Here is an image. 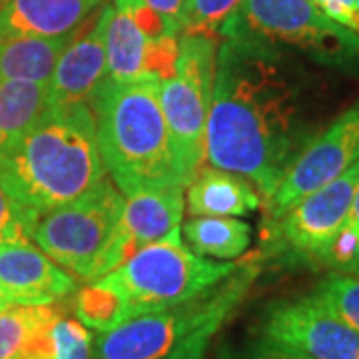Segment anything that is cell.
<instances>
[{
    "label": "cell",
    "mask_w": 359,
    "mask_h": 359,
    "mask_svg": "<svg viewBox=\"0 0 359 359\" xmlns=\"http://www.w3.org/2000/svg\"><path fill=\"white\" fill-rule=\"evenodd\" d=\"M306 144L299 88L282 52L257 40H222L205 128L210 166L244 176L268 200Z\"/></svg>",
    "instance_id": "cell-1"
},
{
    "label": "cell",
    "mask_w": 359,
    "mask_h": 359,
    "mask_svg": "<svg viewBox=\"0 0 359 359\" xmlns=\"http://www.w3.org/2000/svg\"><path fill=\"white\" fill-rule=\"evenodd\" d=\"M106 180L90 102L48 106L0 152V186L14 202L44 216Z\"/></svg>",
    "instance_id": "cell-2"
},
{
    "label": "cell",
    "mask_w": 359,
    "mask_h": 359,
    "mask_svg": "<svg viewBox=\"0 0 359 359\" xmlns=\"http://www.w3.org/2000/svg\"><path fill=\"white\" fill-rule=\"evenodd\" d=\"M104 168L126 198L184 186L160 104V80L116 82L106 76L90 98Z\"/></svg>",
    "instance_id": "cell-3"
},
{
    "label": "cell",
    "mask_w": 359,
    "mask_h": 359,
    "mask_svg": "<svg viewBox=\"0 0 359 359\" xmlns=\"http://www.w3.org/2000/svg\"><path fill=\"white\" fill-rule=\"evenodd\" d=\"M266 256L238 262L226 280L174 308L142 313L96 341V359H204L231 313L242 306L264 268Z\"/></svg>",
    "instance_id": "cell-4"
},
{
    "label": "cell",
    "mask_w": 359,
    "mask_h": 359,
    "mask_svg": "<svg viewBox=\"0 0 359 359\" xmlns=\"http://www.w3.org/2000/svg\"><path fill=\"white\" fill-rule=\"evenodd\" d=\"M124 204L122 192L106 178L82 198L40 216L32 240L76 280L96 282L136 252L122 228Z\"/></svg>",
    "instance_id": "cell-5"
},
{
    "label": "cell",
    "mask_w": 359,
    "mask_h": 359,
    "mask_svg": "<svg viewBox=\"0 0 359 359\" xmlns=\"http://www.w3.org/2000/svg\"><path fill=\"white\" fill-rule=\"evenodd\" d=\"M236 268L238 262H212L186 248L180 226L162 240L134 252L102 280L120 292L132 318H136L174 308L204 294Z\"/></svg>",
    "instance_id": "cell-6"
},
{
    "label": "cell",
    "mask_w": 359,
    "mask_h": 359,
    "mask_svg": "<svg viewBox=\"0 0 359 359\" xmlns=\"http://www.w3.org/2000/svg\"><path fill=\"white\" fill-rule=\"evenodd\" d=\"M219 39L290 46L334 68L359 65V36L321 13L311 0H244L219 30Z\"/></svg>",
    "instance_id": "cell-7"
},
{
    "label": "cell",
    "mask_w": 359,
    "mask_h": 359,
    "mask_svg": "<svg viewBox=\"0 0 359 359\" xmlns=\"http://www.w3.org/2000/svg\"><path fill=\"white\" fill-rule=\"evenodd\" d=\"M176 74L160 80V104L186 186L208 162L205 128L212 102L218 40L180 34Z\"/></svg>",
    "instance_id": "cell-8"
},
{
    "label": "cell",
    "mask_w": 359,
    "mask_h": 359,
    "mask_svg": "<svg viewBox=\"0 0 359 359\" xmlns=\"http://www.w3.org/2000/svg\"><path fill=\"white\" fill-rule=\"evenodd\" d=\"M359 184V160L339 178L308 194L282 218L268 222L271 248L292 262L321 264L325 250L347 222Z\"/></svg>",
    "instance_id": "cell-9"
},
{
    "label": "cell",
    "mask_w": 359,
    "mask_h": 359,
    "mask_svg": "<svg viewBox=\"0 0 359 359\" xmlns=\"http://www.w3.org/2000/svg\"><path fill=\"white\" fill-rule=\"evenodd\" d=\"M256 334L311 359H359V334L313 294L269 302Z\"/></svg>",
    "instance_id": "cell-10"
},
{
    "label": "cell",
    "mask_w": 359,
    "mask_h": 359,
    "mask_svg": "<svg viewBox=\"0 0 359 359\" xmlns=\"http://www.w3.org/2000/svg\"><path fill=\"white\" fill-rule=\"evenodd\" d=\"M359 160V102L297 152L276 192L266 200L268 222H276L308 194L339 178Z\"/></svg>",
    "instance_id": "cell-11"
},
{
    "label": "cell",
    "mask_w": 359,
    "mask_h": 359,
    "mask_svg": "<svg viewBox=\"0 0 359 359\" xmlns=\"http://www.w3.org/2000/svg\"><path fill=\"white\" fill-rule=\"evenodd\" d=\"M112 11V4H102L90 22L86 20L72 34L48 82V106L90 102L108 76L106 34Z\"/></svg>",
    "instance_id": "cell-12"
},
{
    "label": "cell",
    "mask_w": 359,
    "mask_h": 359,
    "mask_svg": "<svg viewBox=\"0 0 359 359\" xmlns=\"http://www.w3.org/2000/svg\"><path fill=\"white\" fill-rule=\"evenodd\" d=\"M0 290L13 306H50L78 292V280L30 242L0 244Z\"/></svg>",
    "instance_id": "cell-13"
},
{
    "label": "cell",
    "mask_w": 359,
    "mask_h": 359,
    "mask_svg": "<svg viewBox=\"0 0 359 359\" xmlns=\"http://www.w3.org/2000/svg\"><path fill=\"white\" fill-rule=\"evenodd\" d=\"M104 0H2L0 42L56 39L76 32Z\"/></svg>",
    "instance_id": "cell-14"
},
{
    "label": "cell",
    "mask_w": 359,
    "mask_h": 359,
    "mask_svg": "<svg viewBox=\"0 0 359 359\" xmlns=\"http://www.w3.org/2000/svg\"><path fill=\"white\" fill-rule=\"evenodd\" d=\"M259 192L250 180L219 168H202L186 186L188 214L198 216H245L259 208Z\"/></svg>",
    "instance_id": "cell-15"
},
{
    "label": "cell",
    "mask_w": 359,
    "mask_h": 359,
    "mask_svg": "<svg viewBox=\"0 0 359 359\" xmlns=\"http://www.w3.org/2000/svg\"><path fill=\"white\" fill-rule=\"evenodd\" d=\"M184 190V186H170L126 198L122 228L128 233L136 252L180 228L186 208Z\"/></svg>",
    "instance_id": "cell-16"
},
{
    "label": "cell",
    "mask_w": 359,
    "mask_h": 359,
    "mask_svg": "<svg viewBox=\"0 0 359 359\" xmlns=\"http://www.w3.org/2000/svg\"><path fill=\"white\" fill-rule=\"evenodd\" d=\"M65 316L62 306H8L0 309V359L52 358L50 327Z\"/></svg>",
    "instance_id": "cell-17"
},
{
    "label": "cell",
    "mask_w": 359,
    "mask_h": 359,
    "mask_svg": "<svg viewBox=\"0 0 359 359\" xmlns=\"http://www.w3.org/2000/svg\"><path fill=\"white\" fill-rule=\"evenodd\" d=\"M72 34L56 39H11L0 42V80L48 84Z\"/></svg>",
    "instance_id": "cell-18"
},
{
    "label": "cell",
    "mask_w": 359,
    "mask_h": 359,
    "mask_svg": "<svg viewBox=\"0 0 359 359\" xmlns=\"http://www.w3.org/2000/svg\"><path fill=\"white\" fill-rule=\"evenodd\" d=\"M112 18L106 34L108 78L116 82H132L144 76V62L150 40L138 22L126 11L112 6Z\"/></svg>",
    "instance_id": "cell-19"
},
{
    "label": "cell",
    "mask_w": 359,
    "mask_h": 359,
    "mask_svg": "<svg viewBox=\"0 0 359 359\" xmlns=\"http://www.w3.org/2000/svg\"><path fill=\"white\" fill-rule=\"evenodd\" d=\"M184 236L198 256L230 262L250 248V226L231 216H198L184 224Z\"/></svg>",
    "instance_id": "cell-20"
},
{
    "label": "cell",
    "mask_w": 359,
    "mask_h": 359,
    "mask_svg": "<svg viewBox=\"0 0 359 359\" xmlns=\"http://www.w3.org/2000/svg\"><path fill=\"white\" fill-rule=\"evenodd\" d=\"M48 108V84L0 80V152L36 124Z\"/></svg>",
    "instance_id": "cell-21"
},
{
    "label": "cell",
    "mask_w": 359,
    "mask_h": 359,
    "mask_svg": "<svg viewBox=\"0 0 359 359\" xmlns=\"http://www.w3.org/2000/svg\"><path fill=\"white\" fill-rule=\"evenodd\" d=\"M74 313L82 325L98 334H108L132 320L126 299L102 278L78 290L74 297Z\"/></svg>",
    "instance_id": "cell-22"
},
{
    "label": "cell",
    "mask_w": 359,
    "mask_h": 359,
    "mask_svg": "<svg viewBox=\"0 0 359 359\" xmlns=\"http://www.w3.org/2000/svg\"><path fill=\"white\" fill-rule=\"evenodd\" d=\"M311 294L359 334V278L332 271L313 287Z\"/></svg>",
    "instance_id": "cell-23"
},
{
    "label": "cell",
    "mask_w": 359,
    "mask_h": 359,
    "mask_svg": "<svg viewBox=\"0 0 359 359\" xmlns=\"http://www.w3.org/2000/svg\"><path fill=\"white\" fill-rule=\"evenodd\" d=\"M244 0H190L180 34L218 40L219 30Z\"/></svg>",
    "instance_id": "cell-24"
},
{
    "label": "cell",
    "mask_w": 359,
    "mask_h": 359,
    "mask_svg": "<svg viewBox=\"0 0 359 359\" xmlns=\"http://www.w3.org/2000/svg\"><path fill=\"white\" fill-rule=\"evenodd\" d=\"M50 347L52 359H96L88 327L65 316L50 327Z\"/></svg>",
    "instance_id": "cell-25"
},
{
    "label": "cell",
    "mask_w": 359,
    "mask_h": 359,
    "mask_svg": "<svg viewBox=\"0 0 359 359\" xmlns=\"http://www.w3.org/2000/svg\"><path fill=\"white\" fill-rule=\"evenodd\" d=\"M40 216L14 202L0 186V244L30 242Z\"/></svg>",
    "instance_id": "cell-26"
},
{
    "label": "cell",
    "mask_w": 359,
    "mask_h": 359,
    "mask_svg": "<svg viewBox=\"0 0 359 359\" xmlns=\"http://www.w3.org/2000/svg\"><path fill=\"white\" fill-rule=\"evenodd\" d=\"M218 359H311L299 351L287 349L256 335L238 346H224L218 351Z\"/></svg>",
    "instance_id": "cell-27"
},
{
    "label": "cell",
    "mask_w": 359,
    "mask_h": 359,
    "mask_svg": "<svg viewBox=\"0 0 359 359\" xmlns=\"http://www.w3.org/2000/svg\"><path fill=\"white\" fill-rule=\"evenodd\" d=\"M334 22L359 36V0H311Z\"/></svg>",
    "instance_id": "cell-28"
},
{
    "label": "cell",
    "mask_w": 359,
    "mask_h": 359,
    "mask_svg": "<svg viewBox=\"0 0 359 359\" xmlns=\"http://www.w3.org/2000/svg\"><path fill=\"white\" fill-rule=\"evenodd\" d=\"M144 2L162 18L170 34L180 36L190 0H144Z\"/></svg>",
    "instance_id": "cell-29"
},
{
    "label": "cell",
    "mask_w": 359,
    "mask_h": 359,
    "mask_svg": "<svg viewBox=\"0 0 359 359\" xmlns=\"http://www.w3.org/2000/svg\"><path fill=\"white\" fill-rule=\"evenodd\" d=\"M341 230L346 231L347 236H351L359 244V184L358 188H355V194H353V202H351V210H349L347 222L344 224Z\"/></svg>",
    "instance_id": "cell-30"
},
{
    "label": "cell",
    "mask_w": 359,
    "mask_h": 359,
    "mask_svg": "<svg viewBox=\"0 0 359 359\" xmlns=\"http://www.w3.org/2000/svg\"><path fill=\"white\" fill-rule=\"evenodd\" d=\"M11 304L6 302V297H4V294H2V290H0V309H4V308H8Z\"/></svg>",
    "instance_id": "cell-31"
},
{
    "label": "cell",
    "mask_w": 359,
    "mask_h": 359,
    "mask_svg": "<svg viewBox=\"0 0 359 359\" xmlns=\"http://www.w3.org/2000/svg\"><path fill=\"white\" fill-rule=\"evenodd\" d=\"M28 359H52V358H46V355H32V358Z\"/></svg>",
    "instance_id": "cell-32"
},
{
    "label": "cell",
    "mask_w": 359,
    "mask_h": 359,
    "mask_svg": "<svg viewBox=\"0 0 359 359\" xmlns=\"http://www.w3.org/2000/svg\"><path fill=\"white\" fill-rule=\"evenodd\" d=\"M0 4H2V0H0Z\"/></svg>",
    "instance_id": "cell-33"
}]
</instances>
